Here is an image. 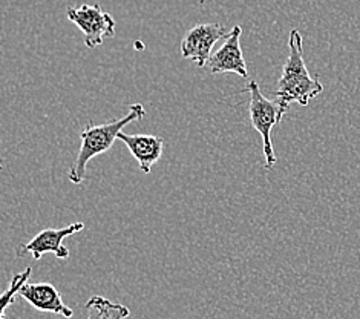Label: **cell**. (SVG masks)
I'll list each match as a JSON object with an SVG mask.
<instances>
[{
    "label": "cell",
    "mask_w": 360,
    "mask_h": 319,
    "mask_svg": "<svg viewBox=\"0 0 360 319\" xmlns=\"http://www.w3.org/2000/svg\"><path fill=\"white\" fill-rule=\"evenodd\" d=\"M322 91V83L311 77L307 70L301 32L291 30L288 37V57L282 66V75L276 88V101L281 109V117L285 115L291 103L307 106L310 100L319 96Z\"/></svg>",
    "instance_id": "obj_1"
},
{
    "label": "cell",
    "mask_w": 360,
    "mask_h": 319,
    "mask_svg": "<svg viewBox=\"0 0 360 319\" xmlns=\"http://www.w3.org/2000/svg\"><path fill=\"white\" fill-rule=\"evenodd\" d=\"M146 115V109L141 103H134L129 106V112L127 115L112 120V122L105 123V125H92V122L88 123L86 129L82 132L80 139V151L74 165L70 170V181L72 184H80L83 183L84 177H86V168L88 163L97 157V155L105 154L112 148L115 140H118V135L123 132V127L127 126L136 120H141Z\"/></svg>",
    "instance_id": "obj_2"
},
{
    "label": "cell",
    "mask_w": 360,
    "mask_h": 319,
    "mask_svg": "<svg viewBox=\"0 0 360 319\" xmlns=\"http://www.w3.org/2000/svg\"><path fill=\"white\" fill-rule=\"evenodd\" d=\"M247 92L250 94V105H248V115L253 129L262 137V151L265 157V168L271 169L276 165V154L271 143V129L281 123V109L278 101H271L264 97L259 85L252 80L247 86Z\"/></svg>",
    "instance_id": "obj_3"
},
{
    "label": "cell",
    "mask_w": 360,
    "mask_h": 319,
    "mask_svg": "<svg viewBox=\"0 0 360 319\" xmlns=\"http://www.w3.org/2000/svg\"><path fill=\"white\" fill-rule=\"evenodd\" d=\"M70 19L84 36V45L89 49L100 46L105 39L115 36L114 17L101 10L100 5H82L79 8H68Z\"/></svg>",
    "instance_id": "obj_4"
},
{
    "label": "cell",
    "mask_w": 360,
    "mask_h": 319,
    "mask_svg": "<svg viewBox=\"0 0 360 319\" xmlns=\"http://www.w3.org/2000/svg\"><path fill=\"white\" fill-rule=\"evenodd\" d=\"M227 30L221 23H200L187 31L181 42V56L187 60H192L196 66H205L209 63L213 46L221 39L229 36Z\"/></svg>",
    "instance_id": "obj_5"
},
{
    "label": "cell",
    "mask_w": 360,
    "mask_h": 319,
    "mask_svg": "<svg viewBox=\"0 0 360 319\" xmlns=\"http://www.w3.org/2000/svg\"><path fill=\"white\" fill-rule=\"evenodd\" d=\"M243 28L236 25L230 30L226 42L209 60V70L212 74H238L243 79L248 77V70L245 65V58L241 48Z\"/></svg>",
    "instance_id": "obj_6"
},
{
    "label": "cell",
    "mask_w": 360,
    "mask_h": 319,
    "mask_svg": "<svg viewBox=\"0 0 360 319\" xmlns=\"http://www.w3.org/2000/svg\"><path fill=\"white\" fill-rule=\"evenodd\" d=\"M84 229V223L77 221L70 224V226L62 229H45L39 232L30 243L23 244L19 250V255L22 254H32L36 260H40L44 254H54L58 260H66L70 258V249L63 244V239L66 237H71L74 234H79Z\"/></svg>",
    "instance_id": "obj_7"
},
{
    "label": "cell",
    "mask_w": 360,
    "mask_h": 319,
    "mask_svg": "<svg viewBox=\"0 0 360 319\" xmlns=\"http://www.w3.org/2000/svg\"><path fill=\"white\" fill-rule=\"evenodd\" d=\"M19 296H22L25 301H28L34 308L40 310V312L62 315L63 318L68 319L72 318L74 315V310L63 303L60 292L49 282H27L22 287Z\"/></svg>",
    "instance_id": "obj_8"
},
{
    "label": "cell",
    "mask_w": 360,
    "mask_h": 319,
    "mask_svg": "<svg viewBox=\"0 0 360 319\" xmlns=\"http://www.w3.org/2000/svg\"><path fill=\"white\" fill-rule=\"evenodd\" d=\"M118 140L127 146V149H129L144 174H150L152 166L161 158L162 149H165V140L157 135H131L122 132L118 135Z\"/></svg>",
    "instance_id": "obj_9"
},
{
    "label": "cell",
    "mask_w": 360,
    "mask_h": 319,
    "mask_svg": "<svg viewBox=\"0 0 360 319\" xmlns=\"http://www.w3.org/2000/svg\"><path fill=\"white\" fill-rule=\"evenodd\" d=\"M86 319H126L131 315V310L105 296L94 295L86 303Z\"/></svg>",
    "instance_id": "obj_10"
},
{
    "label": "cell",
    "mask_w": 360,
    "mask_h": 319,
    "mask_svg": "<svg viewBox=\"0 0 360 319\" xmlns=\"http://www.w3.org/2000/svg\"><path fill=\"white\" fill-rule=\"evenodd\" d=\"M31 273H32V269H31V267H27V270H25V272L14 275L11 282H10V287H8L4 292L2 298H0V319H5V313H6L8 307H10L14 303L15 296L19 295L25 284L28 282Z\"/></svg>",
    "instance_id": "obj_11"
}]
</instances>
